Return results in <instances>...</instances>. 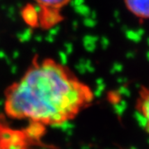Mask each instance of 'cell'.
I'll use <instances>...</instances> for the list:
<instances>
[{"label": "cell", "instance_id": "obj_3", "mask_svg": "<svg viewBox=\"0 0 149 149\" xmlns=\"http://www.w3.org/2000/svg\"><path fill=\"white\" fill-rule=\"evenodd\" d=\"M135 109L141 117L146 130L149 133V83L142 86L138 90Z\"/></svg>", "mask_w": 149, "mask_h": 149}, {"label": "cell", "instance_id": "obj_2", "mask_svg": "<svg viewBox=\"0 0 149 149\" xmlns=\"http://www.w3.org/2000/svg\"><path fill=\"white\" fill-rule=\"evenodd\" d=\"M39 15V29L50 30L64 20L63 11L72 0H33Z\"/></svg>", "mask_w": 149, "mask_h": 149}, {"label": "cell", "instance_id": "obj_1", "mask_svg": "<svg viewBox=\"0 0 149 149\" xmlns=\"http://www.w3.org/2000/svg\"><path fill=\"white\" fill-rule=\"evenodd\" d=\"M94 92L68 66L35 57L4 92V111L14 120L44 129L73 120L94 101Z\"/></svg>", "mask_w": 149, "mask_h": 149}, {"label": "cell", "instance_id": "obj_5", "mask_svg": "<svg viewBox=\"0 0 149 149\" xmlns=\"http://www.w3.org/2000/svg\"><path fill=\"white\" fill-rule=\"evenodd\" d=\"M23 21L31 28L39 29V15L37 8L33 4H28L23 6L21 11Z\"/></svg>", "mask_w": 149, "mask_h": 149}, {"label": "cell", "instance_id": "obj_4", "mask_svg": "<svg viewBox=\"0 0 149 149\" xmlns=\"http://www.w3.org/2000/svg\"><path fill=\"white\" fill-rule=\"evenodd\" d=\"M126 9L139 21L149 20V0H123Z\"/></svg>", "mask_w": 149, "mask_h": 149}]
</instances>
